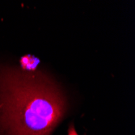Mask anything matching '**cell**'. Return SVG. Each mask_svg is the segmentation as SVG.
<instances>
[{
    "instance_id": "6da1fadb",
    "label": "cell",
    "mask_w": 135,
    "mask_h": 135,
    "mask_svg": "<svg viewBox=\"0 0 135 135\" xmlns=\"http://www.w3.org/2000/svg\"><path fill=\"white\" fill-rule=\"evenodd\" d=\"M66 110L64 95L42 73L0 68V129L6 135H50Z\"/></svg>"
},
{
    "instance_id": "7a4b0ae2",
    "label": "cell",
    "mask_w": 135,
    "mask_h": 135,
    "mask_svg": "<svg viewBox=\"0 0 135 135\" xmlns=\"http://www.w3.org/2000/svg\"><path fill=\"white\" fill-rule=\"evenodd\" d=\"M39 62H40L39 59L30 54L23 56L20 58L21 68L25 72H33L36 70V66H38Z\"/></svg>"
},
{
    "instance_id": "3957f363",
    "label": "cell",
    "mask_w": 135,
    "mask_h": 135,
    "mask_svg": "<svg viewBox=\"0 0 135 135\" xmlns=\"http://www.w3.org/2000/svg\"><path fill=\"white\" fill-rule=\"evenodd\" d=\"M68 135H78V133H77V132H76V130H75V129L73 125H71L68 129Z\"/></svg>"
}]
</instances>
